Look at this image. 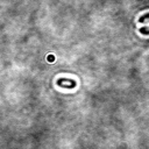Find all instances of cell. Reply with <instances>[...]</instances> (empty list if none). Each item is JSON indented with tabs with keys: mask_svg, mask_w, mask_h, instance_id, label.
I'll use <instances>...</instances> for the list:
<instances>
[{
	"mask_svg": "<svg viewBox=\"0 0 149 149\" xmlns=\"http://www.w3.org/2000/svg\"><path fill=\"white\" fill-rule=\"evenodd\" d=\"M140 31H141L142 34H144V35H148V34H149V27H143V28L140 29Z\"/></svg>",
	"mask_w": 149,
	"mask_h": 149,
	"instance_id": "cell-3",
	"label": "cell"
},
{
	"mask_svg": "<svg viewBox=\"0 0 149 149\" xmlns=\"http://www.w3.org/2000/svg\"><path fill=\"white\" fill-rule=\"evenodd\" d=\"M57 85L62 86V87H66V88H72L76 86V81L72 79H64V78H59L57 80Z\"/></svg>",
	"mask_w": 149,
	"mask_h": 149,
	"instance_id": "cell-1",
	"label": "cell"
},
{
	"mask_svg": "<svg viewBox=\"0 0 149 149\" xmlns=\"http://www.w3.org/2000/svg\"><path fill=\"white\" fill-rule=\"evenodd\" d=\"M139 21H140V22H147V21H149V14H146V15L141 16V17L139 19Z\"/></svg>",
	"mask_w": 149,
	"mask_h": 149,
	"instance_id": "cell-2",
	"label": "cell"
}]
</instances>
